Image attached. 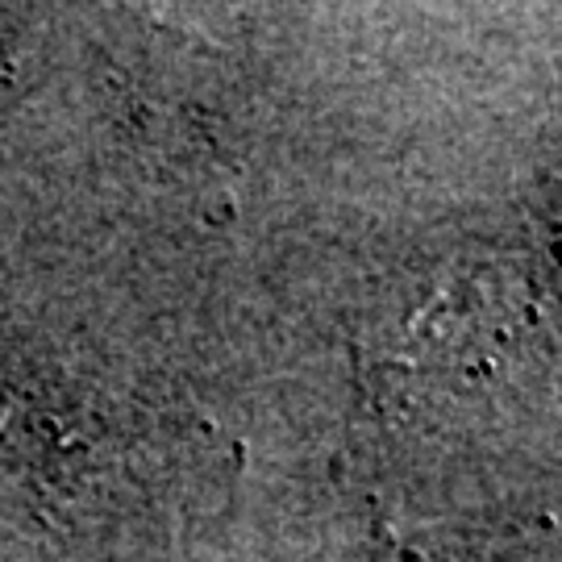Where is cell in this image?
Wrapping results in <instances>:
<instances>
[]
</instances>
